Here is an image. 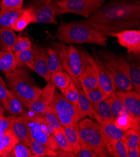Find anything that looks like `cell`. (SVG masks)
Segmentation results:
<instances>
[{
  "mask_svg": "<svg viewBox=\"0 0 140 157\" xmlns=\"http://www.w3.org/2000/svg\"><path fill=\"white\" fill-rule=\"evenodd\" d=\"M105 36L140 26L139 0H114L84 20Z\"/></svg>",
  "mask_w": 140,
  "mask_h": 157,
  "instance_id": "cell-1",
  "label": "cell"
},
{
  "mask_svg": "<svg viewBox=\"0 0 140 157\" xmlns=\"http://www.w3.org/2000/svg\"><path fill=\"white\" fill-rule=\"evenodd\" d=\"M56 37L67 43L94 44L106 46V36L84 20L71 23L62 22L58 26Z\"/></svg>",
  "mask_w": 140,
  "mask_h": 157,
  "instance_id": "cell-2",
  "label": "cell"
},
{
  "mask_svg": "<svg viewBox=\"0 0 140 157\" xmlns=\"http://www.w3.org/2000/svg\"><path fill=\"white\" fill-rule=\"evenodd\" d=\"M6 79L10 90L17 96L25 108L35 101L42 93V89L25 70L16 68L6 74Z\"/></svg>",
  "mask_w": 140,
  "mask_h": 157,
  "instance_id": "cell-3",
  "label": "cell"
},
{
  "mask_svg": "<svg viewBox=\"0 0 140 157\" xmlns=\"http://www.w3.org/2000/svg\"><path fill=\"white\" fill-rule=\"evenodd\" d=\"M54 50L60 58L64 70L70 75L72 81L75 84L80 83L78 78L89 64L87 52L73 46L67 47L60 44H55Z\"/></svg>",
  "mask_w": 140,
  "mask_h": 157,
  "instance_id": "cell-4",
  "label": "cell"
},
{
  "mask_svg": "<svg viewBox=\"0 0 140 157\" xmlns=\"http://www.w3.org/2000/svg\"><path fill=\"white\" fill-rule=\"evenodd\" d=\"M99 55L103 64L111 73L116 88L119 90H133L126 57L110 51H100Z\"/></svg>",
  "mask_w": 140,
  "mask_h": 157,
  "instance_id": "cell-5",
  "label": "cell"
},
{
  "mask_svg": "<svg viewBox=\"0 0 140 157\" xmlns=\"http://www.w3.org/2000/svg\"><path fill=\"white\" fill-rule=\"evenodd\" d=\"M26 126L30 136L54 151L59 148L54 138V130L43 116L24 113L18 117Z\"/></svg>",
  "mask_w": 140,
  "mask_h": 157,
  "instance_id": "cell-6",
  "label": "cell"
},
{
  "mask_svg": "<svg viewBox=\"0 0 140 157\" xmlns=\"http://www.w3.org/2000/svg\"><path fill=\"white\" fill-rule=\"evenodd\" d=\"M78 128L81 148L91 150L99 157L111 156L106 148L98 124L86 118L79 122Z\"/></svg>",
  "mask_w": 140,
  "mask_h": 157,
  "instance_id": "cell-7",
  "label": "cell"
},
{
  "mask_svg": "<svg viewBox=\"0 0 140 157\" xmlns=\"http://www.w3.org/2000/svg\"><path fill=\"white\" fill-rule=\"evenodd\" d=\"M50 106L63 127L77 126L83 118L77 106L57 91L54 93Z\"/></svg>",
  "mask_w": 140,
  "mask_h": 157,
  "instance_id": "cell-8",
  "label": "cell"
},
{
  "mask_svg": "<svg viewBox=\"0 0 140 157\" xmlns=\"http://www.w3.org/2000/svg\"><path fill=\"white\" fill-rule=\"evenodd\" d=\"M26 8L30 10L34 17V23L57 24L56 17L62 14L55 1L35 0L28 3Z\"/></svg>",
  "mask_w": 140,
  "mask_h": 157,
  "instance_id": "cell-9",
  "label": "cell"
},
{
  "mask_svg": "<svg viewBox=\"0 0 140 157\" xmlns=\"http://www.w3.org/2000/svg\"><path fill=\"white\" fill-rule=\"evenodd\" d=\"M61 14L74 13L88 18L107 0H55Z\"/></svg>",
  "mask_w": 140,
  "mask_h": 157,
  "instance_id": "cell-10",
  "label": "cell"
},
{
  "mask_svg": "<svg viewBox=\"0 0 140 157\" xmlns=\"http://www.w3.org/2000/svg\"><path fill=\"white\" fill-rule=\"evenodd\" d=\"M89 64L95 71L98 80V86L106 95L110 96L116 90L113 78L103 64L102 61L95 53L92 56L87 52Z\"/></svg>",
  "mask_w": 140,
  "mask_h": 157,
  "instance_id": "cell-11",
  "label": "cell"
},
{
  "mask_svg": "<svg viewBox=\"0 0 140 157\" xmlns=\"http://www.w3.org/2000/svg\"><path fill=\"white\" fill-rule=\"evenodd\" d=\"M110 36L116 37L119 44L125 48L129 54L140 53V31L126 29L113 33Z\"/></svg>",
  "mask_w": 140,
  "mask_h": 157,
  "instance_id": "cell-12",
  "label": "cell"
},
{
  "mask_svg": "<svg viewBox=\"0 0 140 157\" xmlns=\"http://www.w3.org/2000/svg\"><path fill=\"white\" fill-rule=\"evenodd\" d=\"M55 88V85L52 81L48 82L47 85L42 89V93L39 97L27 106L29 111L34 115L43 116L45 109L50 105L53 98Z\"/></svg>",
  "mask_w": 140,
  "mask_h": 157,
  "instance_id": "cell-13",
  "label": "cell"
},
{
  "mask_svg": "<svg viewBox=\"0 0 140 157\" xmlns=\"http://www.w3.org/2000/svg\"><path fill=\"white\" fill-rule=\"evenodd\" d=\"M117 96L122 101L130 115L138 121H140V93L131 90L116 91Z\"/></svg>",
  "mask_w": 140,
  "mask_h": 157,
  "instance_id": "cell-14",
  "label": "cell"
},
{
  "mask_svg": "<svg viewBox=\"0 0 140 157\" xmlns=\"http://www.w3.org/2000/svg\"><path fill=\"white\" fill-rule=\"evenodd\" d=\"M27 67L35 71L46 82L50 81L51 74L48 68L46 52L38 46H37L34 57L27 65Z\"/></svg>",
  "mask_w": 140,
  "mask_h": 157,
  "instance_id": "cell-15",
  "label": "cell"
},
{
  "mask_svg": "<svg viewBox=\"0 0 140 157\" xmlns=\"http://www.w3.org/2000/svg\"><path fill=\"white\" fill-rule=\"evenodd\" d=\"M99 126L107 151L114 142L122 138L124 131L117 127L114 121L99 123Z\"/></svg>",
  "mask_w": 140,
  "mask_h": 157,
  "instance_id": "cell-16",
  "label": "cell"
},
{
  "mask_svg": "<svg viewBox=\"0 0 140 157\" xmlns=\"http://www.w3.org/2000/svg\"><path fill=\"white\" fill-rule=\"evenodd\" d=\"M129 68L130 79L134 91L140 93V61L139 55L130 54L126 57Z\"/></svg>",
  "mask_w": 140,
  "mask_h": 157,
  "instance_id": "cell-17",
  "label": "cell"
},
{
  "mask_svg": "<svg viewBox=\"0 0 140 157\" xmlns=\"http://www.w3.org/2000/svg\"><path fill=\"white\" fill-rule=\"evenodd\" d=\"M92 116L99 123L107 121H114V118L107 100H101L97 103H92Z\"/></svg>",
  "mask_w": 140,
  "mask_h": 157,
  "instance_id": "cell-18",
  "label": "cell"
},
{
  "mask_svg": "<svg viewBox=\"0 0 140 157\" xmlns=\"http://www.w3.org/2000/svg\"><path fill=\"white\" fill-rule=\"evenodd\" d=\"M10 130L20 142L28 145L31 138L28 128L24 122L18 117H10Z\"/></svg>",
  "mask_w": 140,
  "mask_h": 157,
  "instance_id": "cell-19",
  "label": "cell"
},
{
  "mask_svg": "<svg viewBox=\"0 0 140 157\" xmlns=\"http://www.w3.org/2000/svg\"><path fill=\"white\" fill-rule=\"evenodd\" d=\"M3 106L6 110L13 117H20L25 112V106L17 96L10 90L4 100Z\"/></svg>",
  "mask_w": 140,
  "mask_h": 157,
  "instance_id": "cell-20",
  "label": "cell"
},
{
  "mask_svg": "<svg viewBox=\"0 0 140 157\" xmlns=\"http://www.w3.org/2000/svg\"><path fill=\"white\" fill-rule=\"evenodd\" d=\"M78 80L83 89H92L98 86L96 73L92 67L88 64L83 73L79 77Z\"/></svg>",
  "mask_w": 140,
  "mask_h": 157,
  "instance_id": "cell-21",
  "label": "cell"
},
{
  "mask_svg": "<svg viewBox=\"0 0 140 157\" xmlns=\"http://www.w3.org/2000/svg\"><path fill=\"white\" fill-rule=\"evenodd\" d=\"M17 68L14 53L8 51H0V70L5 74Z\"/></svg>",
  "mask_w": 140,
  "mask_h": 157,
  "instance_id": "cell-22",
  "label": "cell"
},
{
  "mask_svg": "<svg viewBox=\"0 0 140 157\" xmlns=\"http://www.w3.org/2000/svg\"><path fill=\"white\" fill-rule=\"evenodd\" d=\"M63 128L64 134L72 148L73 152L75 154L77 153L81 148L78 125L77 126L70 125V126L63 127Z\"/></svg>",
  "mask_w": 140,
  "mask_h": 157,
  "instance_id": "cell-23",
  "label": "cell"
},
{
  "mask_svg": "<svg viewBox=\"0 0 140 157\" xmlns=\"http://www.w3.org/2000/svg\"><path fill=\"white\" fill-rule=\"evenodd\" d=\"M28 147L30 148L33 156H57L56 151L32 138H30Z\"/></svg>",
  "mask_w": 140,
  "mask_h": 157,
  "instance_id": "cell-24",
  "label": "cell"
},
{
  "mask_svg": "<svg viewBox=\"0 0 140 157\" xmlns=\"http://www.w3.org/2000/svg\"><path fill=\"white\" fill-rule=\"evenodd\" d=\"M107 101L109 105H110L112 114L114 118L122 115L131 116L122 101L117 96L116 91L111 94L110 97L107 99Z\"/></svg>",
  "mask_w": 140,
  "mask_h": 157,
  "instance_id": "cell-25",
  "label": "cell"
},
{
  "mask_svg": "<svg viewBox=\"0 0 140 157\" xmlns=\"http://www.w3.org/2000/svg\"><path fill=\"white\" fill-rule=\"evenodd\" d=\"M19 142L10 131L0 137V156H8L14 145Z\"/></svg>",
  "mask_w": 140,
  "mask_h": 157,
  "instance_id": "cell-26",
  "label": "cell"
},
{
  "mask_svg": "<svg viewBox=\"0 0 140 157\" xmlns=\"http://www.w3.org/2000/svg\"><path fill=\"white\" fill-rule=\"evenodd\" d=\"M24 8L0 11V28L10 29L23 13Z\"/></svg>",
  "mask_w": 140,
  "mask_h": 157,
  "instance_id": "cell-27",
  "label": "cell"
},
{
  "mask_svg": "<svg viewBox=\"0 0 140 157\" xmlns=\"http://www.w3.org/2000/svg\"><path fill=\"white\" fill-rule=\"evenodd\" d=\"M16 38V34L11 29L0 28V50L10 52Z\"/></svg>",
  "mask_w": 140,
  "mask_h": 157,
  "instance_id": "cell-28",
  "label": "cell"
},
{
  "mask_svg": "<svg viewBox=\"0 0 140 157\" xmlns=\"http://www.w3.org/2000/svg\"><path fill=\"white\" fill-rule=\"evenodd\" d=\"M79 90V99L78 103H77V106L79 110L82 115V117L84 118L86 116L93 118L92 116V103L87 99L83 92L81 85H76Z\"/></svg>",
  "mask_w": 140,
  "mask_h": 157,
  "instance_id": "cell-29",
  "label": "cell"
},
{
  "mask_svg": "<svg viewBox=\"0 0 140 157\" xmlns=\"http://www.w3.org/2000/svg\"><path fill=\"white\" fill-rule=\"evenodd\" d=\"M34 23V17L30 9L25 8L23 13L11 27V29L18 32L23 31L30 24Z\"/></svg>",
  "mask_w": 140,
  "mask_h": 157,
  "instance_id": "cell-30",
  "label": "cell"
},
{
  "mask_svg": "<svg viewBox=\"0 0 140 157\" xmlns=\"http://www.w3.org/2000/svg\"><path fill=\"white\" fill-rule=\"evenodd\" d=\"M114 123L117 127L125 131L130 128L139 130V122L133 117L127 115H122L114 118Z\"/></svg>",
  "mask_w": 140,
  "mask_h": 157,
  "instance_id": "cell-31",
  "label": "cell"
},
{
  "mask_svg": "<svg viewBox=\"0 0 140 157\" xmlns=\"http://www.w3.org/2000/svg\"><path fill=\"white\" fill-rule=\"evenodd\" d=\"M37 45L32 46V48L24 51L14 53L15 58H16L17 68L27 67V65L32 61L34 57Z\"/></svg>",
  "mask_w": 140,
  "mask_h": 157,
  "instance_id": "cell-32",
  "label": "cell"
},
{
  "mask_svg": "<svg viewBox=\"0 0 140 157\" xmlns=\"http://www.w3.org/2000/svg\"><path fill=\"white\" fill-rule=\"evenodd\" d=\"M122 140L125 143L128 149L140 147L139 130L130 128L124 132Z\"/></svg>",
  "mask_w": 140,
  "mask_h": 157,
  "instance_id": "cell-33",
  "label": "cell"
},
{
  "mask_svg": "<svg viewBox=\"0 0 140 157\" xmlns=\"http://www.w3.org/2000/svg\"><path fill=\"white\" fill-rule=\"evenodd\" d=\"M46 56H47L48 68L50 74L58 71H64L60 58L57 52L54 48H49L47 50Z\"/></svg>",
  "mask_w": 140,
  "mask_h": 157,
  "instance_id": "cell-34",
  "label": "cell"
},
{
  "mask_svg": "<svg viewBox=\"0 0 140 157\" xmlns=\"http://www.w3.org/2000/svg\"><path fill=\"white\" fill-rule=\"evenodd\" d=\"M50 81H52L56 87L60 90L66 88L72 82L70 75L63 71H58L51 74Z\"/></svg>",
  "mask_w": 140,
  "mask_h": 157,
  "instance_id": "cell-35",
  "label": "cell"
},
{
  "mask_svg": "<svg viewBox=\"0 0 140 157\" xmlns=\"http://www.w3.org/2000/svg\"><path fill=\"white\" fill-rule=\"evenodd\" d=\"M128 150L126 145L121 139L114 142L108 149V152L113 156L127 157Z\"/></svg>",
  "mask_w": 140,
  "mask_h": 157,
  "instance_id": "cell-36",
  "label": "cell"
},
{
  "mask_svg": "<svg viewBox=\"0 0 140 157\" xmlns=\"http://www.w3.org/2000/svg\"><path fill=\"white\" fill-rule=\"evenodd\" d=\"M82 90L84 93L85 95L87 98V99L91 103H97L101 100H107L110 97V96L106 95L104 92H103L101 90V88L99 86L92 89L82 88Z\"/></svg>",
  "mask_w": 140,
  "mask_h": 157,
  "instance_id": "cell-37",
  "label": "cell"
},
{
  "mask_svg": "<svg viewBox=\"0 0 140 157\" xmlns=\"http://www.w3.org/2000/svg\"><path fill=\"white\" fill-rule=\"evenodd\" d=\"M43 117L53 128L54 131L63 129V126H62L61 123L60 122L57 115L54 111V109L50 105L48 106L45 109Z\"/></svg>",
  "mask_w": 140,
  "mask_h": 157,
  "instance_id": "cell-38",
  "label": "cell"
},
{
  "mask_svg": "<svg viewBox=\"0 0 140 157\" xmlns=\"http://www.w3.org/2000/svg\"><path fill=\"white\" fill-rule=\"evenodd\" d=\"M54 138L57 142V144L60 148V150L64 151L73 152L72 148L64 134V128L62 130L54 131Z\"/></svg>",
  "mask_w": 140,
  "mask_h": 157,
  "instance_id": "cell-39",
  "label": "cell"
},
{
  "mask_svg": "<svg viewBox=\"0 0 140 157\" xmlns=\"http://www.w3.org/2000/svg\"><path fill=\"white\" fill-rule=\"evenodd\" d=\"M63 95L68 100L77 106L79 99V90L75 83L72 81L70 84L66 88L60 90Z\"/></svg>",
  "mask_w": 140,
  "mask_h": 157,
  "instance_id": "cell-40",
  "label": "cell"
},
{
  "mask_svg": "<svg viewBox=\"0 0 140 157\" xmlns=\"http://www.w3.org/2000/svg\"><path fill=\"white\" fill-rule=\"evenodd\" d=\"M32 47V43L30 40L25 36H17L16 40L14 41V44L13 45L12 48L10 51L13 53H16L18 52H22L29 49Z\"/></svg>",
  "mask_w": 140,
  "mask_h": 157,
  "instance_id": "cell-41",
  "label": "cell"
},
{
  "mask_svg": "<svg viewBox=\"0 0 140 157\" xmlns=\"http://www.w3.org/2000/svg\"><path fill=\"white\" fill-rule=\"evenodd\" d=\"M8 156L15 157H32V153L30 148L22 142H18L14 145Z\"/></svg>",
  "mask_w": 140,
  "mask_h": 157,
  "instance_id": "cell-42",
  "label": "cell"
},
{
  "mask_svg": "<svg viewBox=\"0 0 140 157\" xmlns=\"http://www.w3.org/2000/svg\"><path fill=\"white\" fill-rule=\"evenodd\" d=\"M24 0H1L0 11L15 10L22 8Z\"/></svg>",
  "mask_w": 140,
  "mask_h": 157,
  "instance_id": "cell-43",
  "label": "cell"
},
{
  "mask_svg": "<svg viewBox=\"0 0 140 157\" xmlns=\"http://www.w3.org/2000/svg\"><path fill=\"white\" fill-rule=\"evenodd\" d=\"M9 90L7 88L6 83H5L3 78L0 76V103L3 106L4 100L6 97Z\"/></svg>",
  "mask_w": 140,
  "mask_h": 157,
  "instance_id": "cell-44",
  "label": "cell"
},
{
  "mask_svg": "<svg viewBox=\"0 0 140 157\" xmlns=\"http://www.w3.org/2000/svg\"><path fill=\"white\" fill-rule=\"evenodd\" d=\"M76 157H99V155L90 149L81 148L79 151L75 154Z\"/></svg>",
  "mask_w": 140,
  "mask_h": 157,
  "instance_id": "cell-45",
  "label": "cell"
},
{
  "mask_svg": "<svg viewBox=\"0 0 140 157\" xmlns=\"http://www.w3.org/2000/svg\"><path fill=\"white\" fill-rule=\"evenodd\" d=\"M0 126L6 132H9L10 130V117H5L4 115L0 117Z\"/></svg>",
  "mask_w": 140,
  "mask_h": 157,
  "instance_id": "cell-46",
  "label": "cell"
},
{
  "mask_svg": "<svg viewBox=\"0 0 140 157\" xmlns=\"http://www.w3.org/2000/svg\"><path fill=\"white\" fill-rule=\"evenodd\" d=\"M140 156V147L129 149L127 157H139Z\"/></svg>",
  "mask_w": 140,
  "mask_h": 157,
  "instance_id": "cell-47",
  "label": "cell"
},
{
  "mask_svg": "<svg viewBox=\"0 0 140 157\" xmlns=\"http://www.w3.org/2000/svg\"><path fill=\"white\" fill-rule=\"evenodd\" d=\"M5 112V108L2 106V105L0 104V117L4 115Z\"/></svg>",
  "mask_w": 140,
  "mask_h": 157,
  "instance_id": "cell-48",
  "label": "cell"
},
{
  "mask_svg": "<svg viewBox=\"0 0 140 157\" xmlns=\"http://www.w3.org/2000/svg\"><path fill=\"white\" fill-rule=\"evenodd\" d=\"M6 133H7V132H6L5 131H4V130L2 128V127L0 126V137H1L2 136H3V135H5Z\"/></svg>",
  "mask_w": 140,
  "mask_h": 157,
  "instance_id": "cell-49",
  "label": "cell"
},
{
  "mask_svg": "<svg viewBox=\"0 0 140 157\" xmlns=\"http://www.w3.org/2000/svg\"><path fill=\"white\" fill-rule=\"evenodd\" d=\"M46 1H49V2H51V1H52V0H46Z\"/></svg>",
  "mask_w": 140,
  "mask_h": 157,
  "instance_id": "cell-50",
  "label": "cell"
}]
</instances>
